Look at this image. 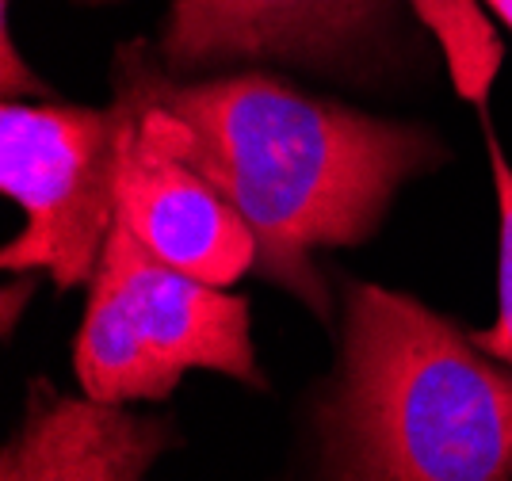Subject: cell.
Masks as SVG:
<instances>
[{
  "label": "cell",
  "mask_w": 512,
  "mask_h": 481,
  "mask_svg": "<svg viewBox=\"0 0 512 481\" xmlns=\"http://www.w3.org/2000/svg\"><path fill=\"white\" fill-rule=\"evenodd\" d=\"M115 96L142 134L222 191L256 237L268 283L329 317V287L314 252L371 237L409 176L444 149L409 123H386L264 73L172 81L134 46L119 62Z\"/></svg>",
  "instance_id": "6da1fadb"
},
{
  "label": "cell",
  "mask_w": 512,
  "mask_h": 481,
  "mask_svg": "<svg viewBox=\"0 0 512 481\" xmlns=\"http://www.w3.org/2000/svg\"><path fill=\"white\" fill-rule=\"evenodd\" d=\"M329 481H512V367L425 302L348 283Z\"/></svg>",
  "instance_id": "7a4b0ae2"
},
{
  "label": "cell",
  "mask_w": 512,
  "mask_h": 481,
  "mask_svg": "<svg viewBox=\"0 0 512 481\" xmlns=\"http://www.w3.org/2000/svg\"><path fill=\"white\" fill-rule=\"evenodd\" d=\"M88 287L73 352L88 398L107 405L165 401L188 371H214L264 390L249 302L169 268L119 218Z\"/></svg>",
  "instance_id": "3957f363"
},
{
  "label": "cell",
  "mask_w": 512,
  "mask_h": 481,
  "mask_svg": "<svg viewBox=\"0 0 512 481\" xmlns=\"http://www.w3.org/2000/svg\"><path fill=\"white\" fill-rule=\"evenodd\" d=\"M123 115L73 104H16L0 111V188L23 210L4 245L8 272H46L62 291L92 283L119 218Z\"/></svg>",
  "instance_id": "277c9868"
},
{
  "label": "cell",
  "mask_w": 512,
  "mask_h": 481,
  "mask_svg": "<svg viewBox=\"0 0 512 481\" xmlns=\"http://www.w3.org/2000/svg\"><path fill=\"white\" fill-rule=\"evenodd\" d=\"M119 222L169 268L211 287H230L256 268V237L237 207L176 153L142 134L119 96Z\"/></svg>",
  "instance_id": "5b68a950"
},
{
  "label": "cell",
  "mask_w": 512,
  "mask_h": 481,
  "mask_svg": "<svg viewBox=\"0 0 512 481\" xmlns=\"http://www.w3.org/2000/svg\"><path fill=\"white\" fill-rule=\"evenodd\" d=\"M386 0H169L161 58L176 73L245 58H333Z\"/></svg>",
  "instance_id": "8992f818"
},
{
  "label": "cell",
  "mask_w": 512,
  "mask_h": 481,
  "mask_svg": "<svg viewBox=\"0 0 512 481\" xmlns=\"http://www.w3.org/2000/svg\"><path fill=\"white\" fill-rule=\"evenodd\" d=\"M169 447V420L31 382L20 432L0 459V481H146Z\"/></svg>",
  "instance_id": "52a82bcc"
},
{
  "label": "cell",
  "mask_w": 512,
  "mask_h": 481,
  "mask_svg": "<svg viewBox=\"0 0 512 481\" xmlns=\"http://www.w3.org/2000/svg\"><path fill=\"white\" fill-rule=\"evenodd\" d=\"M486 146H490L497 214H501V237H497V321L490 329L474 333V344L497 363L512 367V165L493 134L486 138Z\"/></svg>",
  "instance_id": "ba28073f"
},
{
  "label": "cell",
  "mask_w": 512,
  "mask_h": 481,
  "mask_svg": "<svg viewBox=\"0 0 512 481\" xmlns=\"http://www.w3.org/2000/svg\"><path fill=\"white\" fill-rule=\"evenodd\" d=\"M486 4H490L493 12H497V16H501V20L512 27V0H486Z\"/></svg>",
  "instance_id": "9c48e42d"
},
{
  "label": "cell",
  "mask_w": 512,
  "mask_h": 481,
  "mask_svg": "<svg viewBox=\"0 0 512 481\" xmlns=\"http://www.w3.org/2000/svg\"><path fill=\"white\" fill-rule=\"evenodd\" d=\"M0 4H4V12H8V8H12V0H0Z\"/></svg>",
  "instance_id": "30bf717a"
},
{
  "label": "cell",
  "mask_w": 512,
  "mask_h": 481,
  "mask_svg": "<svg viewBox=\"0 0 512 481\" xmlns=\"http://www.w3.org/2000/svg\"><path fill=\"white\" fill-rule=\"evenodd\" d=\"M92 4H100V0H92Z\"/></svg>",
  "instance_id": "8fae6325"
}]
</instances>
